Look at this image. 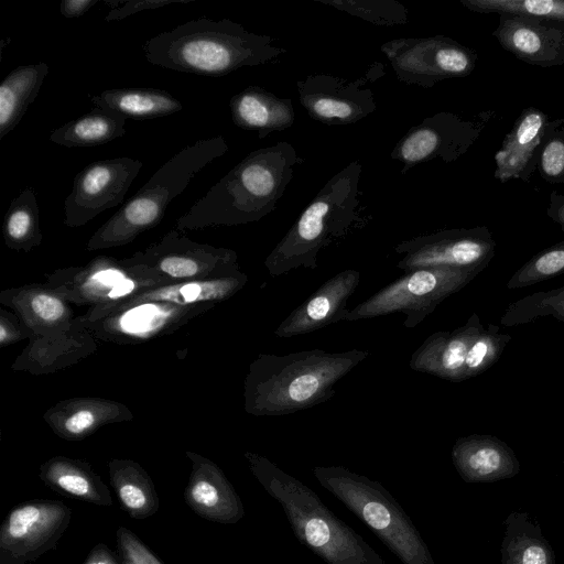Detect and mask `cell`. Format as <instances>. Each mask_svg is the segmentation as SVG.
<instances>
[{"label": "cell", "instance_id": "obj_39", "mask_svg": "<svg viewBox=\"0 0 564 564\" xmlns=\"http://www.w3.org/2000/svg\"><path fill=\"white\" fill-rule=\"evenodd\" d=\"M564 117L550 121L538 161L541 177L550 184L564 183Z\"/></svg>", "mask_w": 564, "mask_h": 564}, {"label": "cell", "instance_id": "obj_13", "mask_svg": "<svg viewBox=\"0 0 564 564\" xmlns=\"http://www.w3.org/2000/svg\"><path fill=\"white\" fill-rule=\"evenodd\" d=\"M122 260L152 271L167 283L220 278L240 272L236 251L193 241L176 228L143 251Z\"/></svg>", "mask_w": 564, "mask_h": 564}, {"label": "cell", "instance_id": "obj_5", "mask_svg": "<svg viewBox=\"0 0 564 564\" xmlns=\"http://www.w3.org/2000/svg\"><path fill=\"white\" fill-rule=\"evenodd\" d=\"M243 456L259 484L282 506L296 539L326 564H386L305 484L264 456L251 452Z\"/></svg>", "mask_w": 564, "mask_h": 564}, {"label": "cell", "instance_id": "obj_27", "mask_svg": "<svg viewBox=\"0 0 564 564\" xmlns=\"http://www.w3.org/2000/svg\"><path fill=\"white\" fill-rule=\"evenodd\" d=\"M247 281V274L240 271L220 278L167 283L141 292L124 302L156 301L180 306H214L235 295Z\"/></svg>", "mask_w": 564, "mask_h": 564}, {"label": "cell", "instance_id": "obj_29", "mask_svg": "<svg viewBox=\"0 0 564 564\" xmlns=\"http://www.w3.org/2000/svg\"><path fill=\"white\" fill-rule=\"evenodd\" d=\"M95 107L113 111L126 119L145 120L182 110V102L158 88H111L90 97Z\"/></svg>", "mask_w": 564, "mask_h": 564}, {"label": "cell", "instance_id": "obj_10", "mask_svg": "<svg viewBox=\"0 0 564 564\" xmlns=\"http://www.w3.org/2000/svg\"><path fill=\"white\" fill-rule=\"evenodd\" d=\"M164 284L167 282L143 267L106 256L85 265L57 269L45 282L68 303L90 307L118 304Z\"/></svg>", "mask_w": 564, "mask_h": 564}, {"label": "cell", "instance_id": "obj_32", "mask_svg": "<svg viewBox=\"0 0 564 564\" xmlns=\"http://www.w3.org/2000/svg\"><path fill=\"white\" fill-rule=\"evenodd\" d=\"M122 116L99 107L52 131L50 140L67 148H87L108 143L126 134Z\"/></svg>", "mask_w": 564, "mask_h": 564}, {"label": "cell", "instance_id": "obj_1", "mask_svg": "<svg viewBox=\"0 0 564 564\" xmlns=\"http://www.w3.org/2000/svg\"><path fill=\"white\" fill-rule=\"evenodd\" d=\"M303 162L286 141L250 152L177 219L176 229L259 221L276 208Z\"/></svg>", "mask_w": 564, "mask_h": 564}, {"label": "cell", "instance_id": "obj_9", "mask_svg": "<svg viewBox=\"0 0 564 564\" xmlns=\"http://www.w3.org/2000/svg\"><path fill=\"white\" fill-rule=\"evenodd\" d=\"M481 271L452 267L408 272L346 312L339 322H356L402 313L404 326L421 324L448 296L465 288Z\"/></svg>", "mask_w": 564, "mask_h": 564}, {"label": "cell", "instance_id": "obj_25", "mask_svg": "<svg viewBox=\"0 0 564 564\" xmlns=\"http://www.w3.org/2000/svg\"><path fill=\"white\" fill-rule=\"evenodd\" d=\"M1 302L19 315L35 337L70 327L73 312L68 302L45 284L7 290Z\"/></svg>", "mask_w": 564, "mask_h": 564}, {"label": "cell", "instance_id": "obj_33", "mask_svg": "<svg viewBox=\"0 0 564 564\" xmlns=\"http://www.w3.org/2000/svg\"><path fill=\"white\" fill-rule=\"evenodd\" d=\"M123 410V406L117 403L104 401L79 400L64 402L58 404L51 411V415L46 416L52 429L61 437L67 440H79L102 424L112 422Z\"/></svg>", "mask_w": 564, "mask_h": 564}, {"label": "cell", "instance_id": "obj_21", "mask_svg": "<svg viewBox=\"0 0 564 564\" xmlns=\"http://www.w3.org/2000/svg\"><path fill=\"white\" fill-rule=\"evenodd\" d=\"M359 282L360 272L355 269H345L329 278L281 322L275 336L290 338L339 323Z\"/></svg>", "mask_w": 564, "mask_h": 564}, {"label": "cell", "instance_id": "obj_2", "mask_svg": "<svg viewBox=\"0 0 564 564\" xmlns=\"http://www.w3.org/2000/svg\"><path fill=\"white\" fill-rule=\"evenodd\" d=\"M368 356V350L357 348L260 354L245 380V409L257 416H278L324 403L335 394L339 380Z\"/></svg>", "mask_w": 564, "mask_h": 564}, {"label": "cell", "instance_id": "obj_15", "mask_svg": "<svg viewBox=\"0 0 564 564\" xmlns=\"http://www.w3.org/2000/svg\"><path fill=\"white\" fill-rule=\"evenodd\" d=\"M70 518L72 509L59 500L13 507L0 527V564H30L56 549Z\"/></svg>", "mask_w": 564, "mask_h": 564}, {"label": "cell", "instance_id": "obj_20", "mask_svg": "<svg viewBox=\"0 0 564 564\" xmlns=\"http://www.w3.org/2000/svg\"><path fill=\"white\" fill-rule=\"evenodd\" d=\"M192 470L184 490L185 503L200 518L234 524L245 516L242 501L224 471L210 459L186 452Z\"/></svg>", "mask_w": 564, "mask_h": 564}, {"label": "cell", "instance_id": "obj_36", "mask_svg": "<svg viewBox=\"0 0 564 564\" xmlns=\"http://www.w3.org/2000/svg\"><path fill=\"white\" fill-rule=\"evenodd\" d=\"M467 10L564 22V0H459Z\"/></svg>", "mask_w": 564, "mask_h": 564}, {"label": "cell", "instance_id": "obj_22", "mask_svg": "<svg viewBox=\"0 0 564 564\" xmlns=\"http://www.w3.org/2000/svg\"><path fill=\"white\" fill-rule=\"evenodd\" d=\"M549 124V117L541 109L533 106L524 108L494 156V177L500 183L514 178L528 182L538 167Z\"/></svg>", "mask_w": 564, "mask_h": 564}, {"label": "cell", "instance_id": "obj_35", "mask_svg": "<svg viewBox=\"0 0 564 564\" xmlns=\"http://www.w3.org/2000/svg\"><path fill=\"white\" fill-rule=\"evenodd\" d=\"M544 316H552L564 323V286L536 292L509 304L501 317V324L511 327Z\"/></svg>", "mask_w": 564, "mask_h": 564}, {"label": "cell", "instance_id": "obj_24", "mask_svg": "<svg viewBox=\"0 0 564 564\" xmlns=\"http://www.w3.org/2000/svg\"><path fill=\"white\" fill-rule=\"evenodd\" d=\"M232 122L258 138L289 129L295 120L290 98H282L259 87L249 86L234 95L229 101Z\"/></svg>", "mask_w": 564, "mask_h": 564}, {"label": "cell", "instance_id": "obj_12", "mask_svg": "<svg viewBox=\"0 0 564 564\" xmlns=\"http://www.w3.org/2000/svg\"><path fill=\"white\" fill-rule=\"evenodd\" d=\"M381 51L400 82L422 88L468 76L478 57L475 51L445 35L394 39L383 43Z\"/></svg>", "mask_w": 564, "mask_h": 564}, {"label": "cell", "instance_id": "obj_23", "mask_svg": "<svg viewBox=\"0 0 564 564\" xmlns=\"http://www.w3.org/2000/svg\"><path fill=\"white\" fill-rule=\"evenodd\" d=\"M451 456L457 473L468 484L494 482L512 478L520 471V462L512 448L494 435L458 437Z\"/></svg>", "mask_w": 564, "mask_h": 564}, {"label": "cell", "instance_id": "obj_16", "mask_svg": "<svg viewBox=\"0 0 564 564\" xmlns=\"http://www.w3.org/2000/svg\"><path fill=\"white\" fill-rule=\"evenodd\" d=\"M496 240L485 226L444 229L403 240L394 246L402 257L397 268L405 273L452 267L482 271L496 253Z\"/></svg>", "mask_w": 564, "mask_h": 564}, {"label": "cell", "instance_id": "obj_26", "mask_svg": "<svg viewBox=\"0 0 564 564\" xmlns=\"http://www.w3.org/2000/svg\"><path fill=\"white\" fill-rule=\"evenodd\" d=\"M39 477L61 495L100 507L112 505L108 487L87 462L55 456L41 465Z\"/></svg>", "mask_w": 564, "mask_h": 564}, {"label": "cell", "instance_id": "obj_42", "mask_svg": "<svg viewBox=\"0 0 564 564\" xmlns=\"http://www.w3.org/2000/svg\"><path fill=\"white\" fill-rule=\"evenodd\" d=\"M21 321L15 318L11 313H7L1 311V319H0V343L1 346H6L12 344L17 340H20L24 336H29V334L24 333L21 326Z\"/></svg>", "mask_w": 564, "mask_h": 564}, {"label": "cell", "instance_id": "obj_4", "mask_svg": "<svg viewBox=\"0 0 564 564\" xmlns=\"http://www.w3.org/2000/svg\"><path fill=\"white\" fill-rule=\"evenodd\" d=\"M361 172L362 166L356 160L326 182L265 258L264 265L271 276L299 268L316 269L319 251L365 226Z\"/></svg>", "mask_w": 564, "mask_h": 564}, {"label": "cell", "instance_id": "obj_41", "mask_svg": "<svg viewBox=\"0 0 564 564\" xmlns=\"http://www.w3.org/2000/svg\"><path fill=\"white\" fill-rule=\"evenodd\" d=\"M194 0H130L112 8L106 15V21H118L148 9H159L169 4H185Z\"/></svg>", "mask_w": 564, "mask_h": 564}, {"label": "cell", "instance_id": "obj_44", "mask_svg": "<svg viewBox=\"0 0 564 564\" xmlns=\"http://www.w3.org/2000/svg\"><path fill=\"white\" fill-rule=\"evenodd\" d=\"M99 0H64L59 4V12L66 19H75L84 15Z\"/></svg>", "mask_w": 564, "mask_h": 564}, {"label": "cell", "instance_id": "obj_17", "mask_svg": "<svg viewBox=\"0 0 564 564\" xmlns=\"http://www.w3.org/2000/svg\"><path fill=\"white\" fill-rule=\"evenodd\" d=\"M134 158H112L91 162L80 170L64 202V225L75 228L106 209L118 206L142 169Z\"/></svg>", "mask_w": 564, "mask_h": 564}, {"label": "cell", "instance_id": "obj_30", "mask_svg": "<svg viewBox=\"0 0 564 564\" xmlns=\"http://www.w3.org/2000/svg\"><path fill=\"white\" fill-rule=\"evenodd\" d=\"M47 74V64L40 62L19 66L3 78L0 84V140L19 124Z\"/></svg>", "mask_w": 564, "mask_h": 564}, {"label": "cell", "instance_id": "obj_3", "mask_svg": "<svg viewBox=\"0 0 564 564\" xmlns=\"http://www.w3.org/2000/svg\"><path fill=\"white\" fill-rule=\"evenodd\" d=\"M143 52L149 63L160 67L220 77L264 65L286 51L270 35L249 32L229 19L200 17L149 39Z\"/></svg>", "mask_w": 564, "mask_h": 564}, {"label": "cell", "instance_id": "obj_6", "mask_svg": "<svg viewBox=\"0 0 564 564\" xmlns=\"http://www.w3.org/2000/svg\"><path fill=\"white\" fill-rule=\"evenodd\" d=\"M223 135L202 139L178 151L90 237L89 251L127 245L158 226L170 203L208 163L228 151Z\"/></svg>", "mask_w": 564, "mask_h": 564}, {"label": "cell", "instance_id": "obj_18", "mask_svg": "<svg viewBox=\"0 0 564 564\" xmlns=\"http://www.w3.org/2000/svg\"><path fill=\"white\" fill-rule=\"evenodd\" d=\"M367 76L354 80L313 74L296 82L299 99L308 116L325 124H351L377 109Z\"/></svg>", "mask_w": 564, "mask_h": 564}, {"label": "cell", "instance_id": "obj_14", "mask_svg": "<svg viewBox=\"0 0 564 564\" xmlns=\"http://www.w3.org/2000/svg\"><path fill=\"white\" fill-rule=\"evenodd\" d=\"M492 116V110H486L471 119L445 111L426 117L397 142L391 158L402 174L432 160L456 161L475 144Z\"/></svg>", "mask_w": 564, "mask_h": 564}, {"label": "cell", "instance_id": "obj_8", "mask_svg": "<svg viewBox=\"0 0 564 564\" xmlns=\"http://www.w3.org/2000/svg\"><path fill=\"white\" fill-rule=\"evenodd\" d=\"M511 336L497 326L486 328L473 313L467 322L452 330H437L414 350L412 370L451 382H462L488 370L500 358Z\"/></svg>", "mask_w": 564, "mask_h": 564}, {"label": "cell", "instance_id": "obj_43", "mask_svg": "<svg viewBox=\"0 0 564 564\" xmlns=\"http://www.w3.org/2000/svg\"><path fill=\"white\" fill-rule=\"evenodd\" d=\"M83 564H120V561L117 553L100 542L90 550Z\"/></svg>", "mask_w": 564, "mask_h": 564}, {"label": "cell", "instance_id": "obj_31", "mask_svg": "<svg viewBox=\"0 0 564 564\" xmlns=\"http://www.w3.org/2000/svg\"><path fill=\"white\" fill-rule=\"evenodd\" d=\"M501 564H555L552 546L527 512L513 511L503 522Z\"/></svg>", "mask_w": 564, "mask_h": 564}, {"label": "cell", "instance_id": "obj_28", "mask_svg": "<svg viewBox=\"0 0 564 564\" xmlns=\"http://www.w3.org/2000/svg\"><path fill=\"white\" fill-rule=\"evenodd\" d=\"M110 485L121 509L134 520L155 514L160 500L154 484L141 465L131 459H112L108 464Z\"/></svg>", "mask_w": 564, "mask_h": 564}, {"label": "cell", "instance_id": "obj_40", "mask_svg": "<svg viewBox=\"0 0 564 564\" xmlns=\"http://www.w3.org/2000/svg\"><path fill=\"white\" fill-rule=\"evenodd\" d=\"M117 554L120 564H164L131 530L119 527L116 531Z\"/></svg>", "mask_w": 564, "mask_h": 564}, {"label": "cell", "instance_id": "obj_7", "mask_svg": "<svg viewBox=\"0 0 564 564\" xmlns=\"http://www.w3.org/2000/svg\"><path fill=\"white\" fill-rule=\"evenodd\" d=\"M312 473L403 564H435L412 520L380 482L341 466H317Z\"/></svg>", "mask_w": 564, "mask_h": 564}, {"label": "cell", "instance_id": "obj_11", "mask_svg": "<svg viewBox=\"0 0 564 564\" xmlns=\"http://www.w3.org/2000/svg\"><path fill=\"white\" fill-rule=\"evenodd\" d=\"M210 305L180 306L141 301L90 307L75 323L95 337L113 343H140L175 332Z\"/></svg>", "mask_w": 564, "mask_h": 564}, {"label": "cell", "instance_id": "obj_37", "mask_svg": "<svg viewBox=\"0 0 564 564\" xmlns=\"http://www.w3.org/2000/svg\"><path fill=\"white\" fill-rule=\"evenodd\" d=\"M378 26L403 25L408 8L397 0H314Z\"/></svg>", "mask_w": 564, "mask_h": 564}, {"label": "cell", "instance_id": "obj_38", "mask_svg": "<svg viewBox=\"0 0 564 564\" xmlns=\"http://www.w3.org/2000/svg\"><path fill=\"white\" fill-rule=\"evenodd\" d=\"M562 273H564V240L541 250L523 263L511 275L507 288L513 290L531 286Z\"/></svg>", "mask_w": 564, "mask_h": 564}, {"label": "cell", "instance_id": "obj_19", "mask_svg": "<svg viewBox=\"0 0 564 564\" xmlns=\"http://www.w3.org/2000/svg\"><path fill=\"white\" fill-rule=\"evenodd\" d=\"M492 35L502 48L527 64H564V22L499 14Z\"/></svg>", "mask_w": 564, "mask_h": 564}, {"label": "cell", "instance_id": "obj_34", "mask_svg": "<svg viewBox=\"0 0 564 564\" xmlns=\"http://www.w3.org/2000/svg\"><path fill=\"white\" fill-rule=\"evenodd\" d=\"M36 192L26 187L14 197L4 215L2 232L7 247L29 251L42 242Z\"/></svg>", "mask_w": 564, "mask_h": 564}, {"label": "cell", "instance_id": "obj_45", "mask_svg": "<svg viewBox=\"0 0 564 564\" xmlns=\"http://www.w3.org/2000/svg\"><path fill=\"white\" fill-rule=\"evenodd\" d=\"M546 215L552 221L560 225L561 230L564 232V194L552 191Z\"/></svg>", "mask_w": 564, "mask_h": 564}]
</instances>
